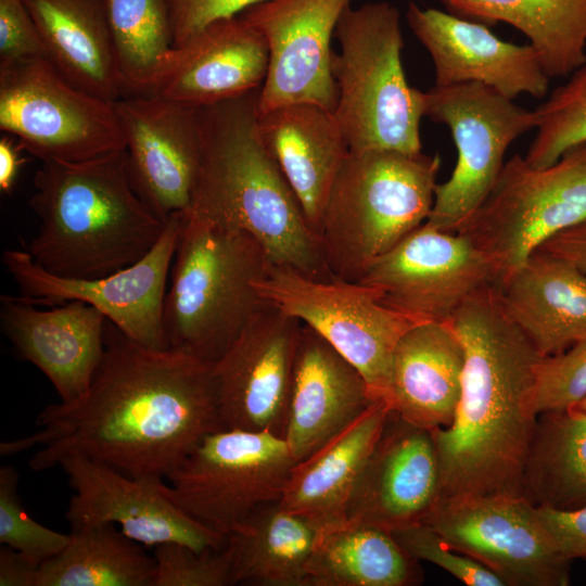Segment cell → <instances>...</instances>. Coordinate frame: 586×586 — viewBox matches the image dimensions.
<instances>
[{
    "label": "cell",
    "mask_w": 586,
    "mask_h": 586,
    "mask_svg": "<svg viewBox=\"0 0 586 586\" xmlns=\"http://www.w3.org/2000/svg\"><path fill=\"white\" fill-rule=\"evenodd\" d=\"M38 431L2 442L0 454L40 446L34 471L82 455L133 477L165 480L207 434L222 430L213 365L151 348L106 321L104 353L88 390L42 409Z\"/></svg>",
    "instance_id": "6da1fadb"
},
{
    "label": "cell",
    "mask_w": 586,
    "mask_h": 586,
    "mask_svg": "<svg viewBox=\"0 0 586 586\" xmlns=\"http://www.w3.org/2000/svg\"><path fill=\"white\" fill-rule=\"evenodd\" d=\"M449 322L463 344L464 367L453 422L431 431L441 499L523 495L542 356L505 311L495 283L467 297Z\"/></svg>",
    "instance_id": "7a4b0ae2"
},
{
    "label": "cell",
    "mask_w": 586,
    "mask_h": 586,
    "mask_svg": "<svg viewBox=\"0 0 586 586\" xmlns=\"http://www.w3.org/2000/svg\"><path fill=\"white\" fill-rule=\"evenodd\" d=\"M259 90L200 109L202 158L184 213L247 232L272 265L332 280L319 237L259 137Z\"/></svg>",
    "instance_id": "3957f363"
},
{
    "label": "cell",
    "mask_w": 586,
    "mask_h": 586,
    "mask_svg": "<svg viewBox=\"0 0 586 586\" xmlns=\"http://www.w3.org/2000/svg\"><path fill=\"white\" fill-rule=\"evenodd\" d=\"M28 205L39 219L25 251L47 271L92 279L129 267L161 238V220L135 192L125 149L81 162H42Z\"/></svg>",
    "instance_id": "277c9868"
},
{
    "label": "cell",
    "mask_w": 586,
    "mask_h": 586,
    "mask_svg": "<svg viewBox=\"0 0 586 586\" xmlns=\"http://www.w3.org/2000/svg\"><path fill=\"white\" fill-rule=\"evenodd\" d=\"M271 262L247 232L182 213L163 327L168 348L214 365L271 304L254 281Z\"/></svg>",
    "instance_id": "5b68a950"
},
{
    "label": "cell",
    "mask_w": 586,
    "mask_h": 586,
    "mask_svg": "<svg viewBox=\"0 0 586 586\" xmlns=\"http://www.w3.org/2000/svg\"><path fill=\"white\" fill-rule=\"evenodd\" d=\"M438 155L371 149L349 152L331 187L320 242L337 279L358 282L367 268L432 211Z\"/></svg>",
    "instance_id": "8992f818"
},
{
    "label": "cell",
    "mask_w": 586,
    "mask_h": 586,
    "mask_svg": "<svg viewBox=\"0 0 586 586\" xmlns=\"http://www.w3.org/2000/svg\"><path fill=\"white\" fill-rule=\"evenodd\" d=\"M334 37L331 74L336 89L332 111L349 151L421 152L424 91L408 84L402 62L400 13L388 2L351 5Z\"/></svg>",
    "instance_id": "52a82bcc"
},
{
    "label": "cell",
    "mask_w": 586,
    "mask_h": 586,
    "mask_svg": "<svg viewBox=\"0 0 586 586\" xmlns=\"http://www.w3.org/2000/svg\"><path fill=\"white\" fill-rule=\"evenodd\" d=\"M586 218V144L556 163L505 162L480 207L457 231L494 264L498 279L519 268L557 233Z\"/></svg>",
    "instance_id": "ba28073f"
},
{
    "label": "cell",
    "mask_w": 586,
    "mask_h": 586,
    "mask_svg": "<svg viewBox=\"0 0 586 586\" xmlns=\"http://www.w3.org/2000/svg\"><path fill=\"white\" fill-rule=\"evenodd\" d=\"M294 464L282 436L222 429L168 474L165 492L191 518L228 536L259 507L280 501Z\"/></svg>",
    "instance_id": "9c48e42d"
},
{
    "label": "cell",
    "mask_w": 586,
    "mask_h": 586,
    "mask_svg": "<svg viewBox=\"0 0 586 586\" xmlns=\"http://www.w3.org/2000/svg\"><path fill=\"white\" fill-rule=\"evenodd\" d=\"M254 285L262 297L311 328L353 364L375 400L385 397L398 341L424 322L387 307L377 288L361 282L316 280L271 264Z\"/></svg>",
    "instance_id": "30bf717a"
},
{
    "label": "cell",
    "mask_w": 586,
    "mask_h": 586,
    "mask_svg": "<svg viewBox=\"0 0 586 586\" xmlns=\"http://www.w3.org/2000/svg\"><path fill=\"white\" fill-rule=\"evenodd\" d=\"M0 129L41 162L125 149L114 102L72 85L46 58L0 65Z\"/></svg>",
    "instance_id": "8fae6325"
},
{
    "label": "cell",
    "mask_w": 586,
    "mask_h": 586,
    "mask_svg": "<svg viewBox=\"0 0 586 586\" xmlns=\"http://www.w3.org/2000/svg\"><path fill=\"white\" fill-rule=\"evenodd\" d=\"M424 116L450 130L457 161L435 188L430 225L457 232L480 207L505 164L510 144L535 129L534 110L480 84L433 86L424 91Z\"/></svg>",
    "instance_id": "7c38bea8"
},
{
    "label": "cell",
    "mask_w": 586,
    "mask_h": 586,
    "mask_svg": "<svg viewBox=\"0 0 586 586\" xmlns=\"http://www.w3.org/2000/svg\"><path fill=\"white\" fill-rule=\"evenodd\" d=\"M455 550L506 586H566L572 560L558 548L537 507L523 495L441 499L422 520Z\"/></svg>",
    "instance_id": "4fadbf2b"
},
{
    "label": "cell",
    "mask_w": 586,
    "mask_h": 586,
    "mask_svg": "<svg viewBox=\"0 0 586 586\" xmlns=\"http://www.w3.org/2000/svg\"><path fill=\"white\" fill-rule=\"evenodd\" d=\"M182 225V213L170 216L155 245L137 263L111 275L75 279L53 275L25 250H4L2 263L20 296L35 305L79 301L101 311L137 343L168 348L163 310L166 284Z\"/></svg>",
    "instance_id": "5bb4252c"
},
{
    "label": "cell",
    "mask_w": 586,
    "mask_h": 586,
    "mask_svg": "<svg viewBox=\"0 0 586 586\" xmlns=\"http://www.w3.org/2000/svg\"><path fill=\"white\" fill-rule=\"evenodd\" d=\"M497 280L494 264L466 234L425 221L375 259L358 282L377 288L390 308L446 322L467 297Z\"/></svg>",
    "instance_id": "9a60e30c"
},
{
    "label": "cell",
    "mask_w": 586,
    "mask_h": 586,
    "mask_svg": "<svg viewBox=\"0 0 586 586\" xmlns=\"http://www.w3.org/2000/svg\"><path fill=\"white\" fill-rule=\"evenodd\" d=\"M114 107L137 195L163 221L187 212L202 158L200 109L153 94L123 97Z\"/></svg>",
    "instance_id": "2e32d148"
},
{
    "label": "cell",
    "mask_w": 586,
    "mask_h": 586,
    "mask_svg": "<svg viewBox=\"0 0 586 586\" xmlns=\"http://www.w3.org/2000/svg\"><path fill=\"white\" fill-rule=\"evenodd\" d=\"M352 0H265L239 15L265 39L268 71L257 112L289 103L333 111L331 39Z\"/></svg>",
    "instance_id": "e0dca14e"
},
{
    "label": "cell",
    "mask_w": 586,
    "mask_h": 586,
    "mask_svg": "<svg viewBox=\"0 0 586 586\" xmlns=\"http://www.w3.org/2000/svg\"><path fill=\"white\" fill-rule=\"evenodd\" d=\"M302 326L297 318L270 305L213 365L224 429L283 437Z\"/></svg>",
    "instance_id": "ac0fdd59"
},
{
    "label": "cell",
    "mask_w": 586,
    "mask_h": 586,
    "mask_svg": "<svg viewBox=\"0 0 586 586\" xmlns=\"http://www.w3.org/2000/svg\"><path fill=\"white\" fill-rule=\"evenodd\" d=\"M58 466L74 489L66 511L71 527L118 524L127 537L152 547L174 542L203 550L227 544V536L191 518L167 496L165 480L133 477L76 454Z\"/></svg>",
    "instance_id": "d6986e66"
},
{
    "label": "cell",
    "mask_w": 586,
    "mask_h": 586,
    "mask_svg": "<svg viewBox=\"0 0 586 586\" xmlns=\"http://www.w3.org/2000/svg\"><path fill=\"white\" fill-rule=\"evenodd\" d=\"M406 20L430 54L435 86L480 84L512 100L548 94L550 78L530 43L505 41L486 24L415 2L408 4Z\"/></svg>",
    "instance_id": "ffe728a7"
},
{
    "label": "cell",
    "mask_w": 586,
    "mask_h": 586,
    "mask_svg": "<svg viewBox=\"0 0 586 586\" xmlns=\"http://www.w3.org/2000/svg\"><path fill=\"white\" fill-rule=\"evenodd\" d=\"M268 71L264 37L240 15L205 26L161 59L148 94L201 109L262 88Z\"/></svg>",
    "instance_id": "44dd1931"
},
{
    "label": "cell",
    "mask_w": 586,
    "mask_h": 586,
    "mask_svg": "<svg viewBox=\"0 0 586 586\" xmlns=\"http://www.w3.org/2000/svg\"><path fill=\"white\" fill-rule=\"evenodd\" d=\"M441 499L432 432L391 410L352 493L346 520L394 531L422 520Z\"/></svg>",
    "instance_id": "7402d4cb"
},
{
    "label": "cell",
    "mask_w": 586,
    "mask_h": 586,
    "mask_svg": "<svg viewBox=\"0 0 586 586\" xmlns=\"http://www.w3.org/2000/svg\"><path fill=\"white\" fill-rule=\"evenodd\" d=\"M106 317L79 301L40 309L20 295L0 296L1 329L22 359L52 383L61 402L89 387L104 353Z\"/></svg>",
    "instance_id": "603a6c76"
},
{
    "label": "cell",
    "mask_w": 586,
    "mask_h": 586,
    "mask_svg": "<svg viewBox=\"0 0 586 586\" xmlns=\"http://www.w3.org/2000/svg\"><path fill=\"white\" fill-rule=\"evenodd\" d=\"M373 402L359 370L303 323L283 432L294 461L313 454Z\"/></svg>",
    "instance_id": "cb8c5ba5"
},
{
    "label": "cell",
    "mask_w": 586,
    "mask_h": 586,
    "mask_svg": "<svg viewBox=\"0 0 586 586\" xmlns=\"http://www.w3.org/2000/svg\"><path fill=\"white\" fill-rule=\"evenodd\" d=\"M257 130L320 239L331 187L351 152L332 111L313 103L279 105L258 113Z\"/></svg>",
    "instance_id": "d4e9b609"
},
{
    "label": "cell",
    "mask_w": 586,
    "mask_h": 586,
    "mask_svg": "<svg viewBox=\"0 0 586 586\" xmlns=\"http://www.w3.org/2000/svg\"><path fill=\"white\" fill-rule=\"evenodd\" d=\"M500 303L538 354L586 339V273L543 249L495 283Z\"/></svg>",
    "instance_id": "484cf974"
},
{
    "label": "cell",
    "mask_w": 586,
    "mask_h": 586,
    "mask_svg": "<svg viewBox=\"0 0 586 586\" xmlns=\"http://www.w3.org/2000/svg\"><path fill=\"white\" fill-rule=\"evenodd\" d=\"M463 367V344L451 323L420 322L394 349L384 400L412 424L447 428L460 398Z\"/></svg>",
    "instance_id": "4316f807"
},
{
    "label": "cell",
    "mask_w": 586,
    "mask_h": 586,
    "mask_svg": "<svg viewBox=\"0 0 586 586\" xmlns=\"http://www.w3.org/2000/svg\"><path fill=\"white\" fill-rule=\"evenodd\" d=\"M390 412L384 399L373 402L349 425L295 462L279 504L321 527L344 522L354 487Z\"/></svg>",
    "instance_id": "83f0119b"
},
{
    "label": "cell",
    "mask_w": 586,
    "mask_h": 586,
    "mask_svg": "<svg viewBox=\"0 0 586 586\" xmlns=\"http://www.w3.org/2000/svg\"><path fill=\"white\" fill-rule=\"evenodd\" d=\"M46 59L72 85L109 102L126 97L104 0H24Z\"/></svg>",
    "instance_id": "f1b7e54d"
},
{
    "label": "cell",
    "mask_w": 586,
    "mask_h": 586,
    "mask_svg": "<svg viewBox=\"0 0 586 586\" xmlns=\"http://www.w3.org/2000/svg\"><path fill=\"white\" fill-rule=\"evenodd\" d=\"M320 528L279 501L259 507L227 536L233 585L307 586Z\"/></svg>",
    "instance_id": "f546056e"
},
{
    "label": "cell",
    "mask_w": 586,
    "mask_h": 586,
    "mask_svg": "<svg viewBox=\"0 0 586 586\" xmlns=\"http://www.w3.org/2000/svg\"><path fill=\"white\" fill-rule=\"evenodd\" d=\"M417 562L391 531L345 520L320 528L307 586L415 585L421 579Z\"/></svg>",
    "instance_id": "4dcf8cb0"
},
{
    "label": "cell",
    "mask_w": 586,
    "mask_h": 586,
    "mask_svg": "<svg viewBox=\"0 0 586 586\" xmlns=\"http://www.w3.org/2000/svg\"><path fill=\"white\" fill-rule=\"evenodd\" d=\"M459 17L507 23L523 33L549 78L586 62V0H441Z\"/></svg>",
    "instance_id": "1f68e13d"
},
{
    "label": "cell",
    "mask_w": 586,
    "mask_h": 586,
    "mask_svg": "<svg viewBox=\"0 0 586 586\" xmlns=\"http://www.w3.org/2000/svg\"><path fill=\"white\" fill-rule=\"evenodd\" d=\"M523 496L536 507L570 511L586 506V413L542 412L526 456Z\"/></svg>",
    "instance_id": "d6a6232c"
},
{
    "label": "cell",
    "mask_w": 586,
    "mask_h": 586,
    "mask_svg": "<svg viewBox=\"0 0 586 586\" xmlns=\"http://www.w3.org/2000/svg\"><path fill=\"white\" fill-rule=\"evenodd\" d=\"M69 536L41 564L37 586H153L154 557L115 524L72 527Z\"/></svg>",
    "instance_id": "836d02e7"
},
{
    "label": "cell",
    "mask_w": 586,
    "mask_h": 586,
    "mask_svg": "<svg viewBox=\"0 0 586 586\" xmlns=\"http://www.w3.org/2000/svg\"><path fill=\"white\" fill-rule=\"evenodd\" d=\"M126 97L148 94L161 59L173 47L170 0H104Z\"/></svg>",
    "instance_id": "e575fe53"
},
{
    "label": "cell",
    "mask_w": 586,
    "mask_h": 586,
    "mask_svg": "<svg viewBox=\"0 0 586 586\" xmlns=\"http://www.w3.org/2000/svg\"><path fill=\"white\" fill-rule=\"evenodd\" d=\"M534 112L536 133L524 155L532 166H549L570 150L586 144V62Z\"/></svg>",
    "instance_id": "d590c367"
},
{
    "label": "cell",
    "mask_w": 586,
    "mask_h": 586,
    "mask_svg": "<svg viewBox=\"0 0 586 586\" xmlns=\"http://www.w3.org/2000/svg\"><path fill=\"white\" fill-rule=\"evenodd\" d=\"M18 474L11 466L0 468V544L42 564L68 544L69 534L49 528L24 508L17 492Z\"/></svg>",
    "instance_id": "8d00e7d4"
},
{
    "label": "cell",
    "mask_w": 586,
    "mask_h": 586,
    "mask_svg": "<svg viewBox=\"0 0 586 586\" xmlns=\"http://www.w3.org/2000/svg\"><path fill=\"white\" fill-rule=\"evenodd\" d=\"M154 548L153 586L233 585L232 552L222 548L199 550L181 543H164Z\"/></svg>",
    "instance_id": "74e56055"
},
{
    "label": "cell",
    "mask_w": 586,
    "mask_h": 586,
    "mask_svg": "<svg viewBox=\"0 0 586 586\" xmlns=\"http://www.w3.org/2000/svg\"><path fill=\"white\" fill-rule=\"evenodd\" d=\"M586 397V339L539 358L536 367L537 413L566 410Z\"/></svg>",
    "instance_id": "f35d334b"
},
{
    "label": "cell",
    "mask_w": 586,
    "mask_h": 586,
    "mask_svg": "<svg viewBox=\"0 0 586 586\" xmlns=\"http://www.w3.org/2000/svg\"><path fill=\"white\" fill-rule=\"evenodd\" d=\"M411 558L433 563L469 586H506L488 568L454 548L431 526L413 523L392 531Z\"/></svg>",
    "instance_id": "ab89813d"
},
{
    "label": "cell",
    "mask_w": 586,
    "mask_h": 586,
    "mask_svg": "<svg viewBox=\"0 0 586 586\" xmlns=\"http://www.w3.org/2000/svg\"><path fill=\"white\" fill-rule=\"evenodd\" d=\"M34 58H46V50L24 0H0V65Z\"/></svg>",
    "instance_id": "60d3db41"
},
{
    "label": "cell",
    "mask_w": 586,
    "mask_h": 586,
    "mask_svg": "<svg viewBox=\"0 0 586 586\" xmlns=\"http://www.w3.org/2000/svg\"><path fill=\"white\" fill-rule=\"evenodd\" d=\"M173 47L186 42L214 21L237 16L265 0H170Z\"/></svg>",
    "instance_id": "b9f144b4"
},
{
    "label": "cell",
    "mask_w": 586,
    "mask_h": 586,
    "mask_svg": "<svg viewBox=\"0 0 586 586\" xmlns=\"http://www.w3.org/2000/svg\"><path fill=\"white\" fill-rule=\"evenodd\" d=\"M537 511L564 556L586 559V506L570 511L537 507Z\"/></svg>",
    "instance_id": "7bdbcfd3"
},
{
    "label": "cell",
    "mask_w": 586,
    "mask_h": 586,
    "mask_svg": "<svg viewBox=\"0 0 586 586\" xmlns=\"http://www.w3.org/2000/svg\"><path fill=\"white\" fill-rule=\"evenodd\" d=\"M543 249L586 273V218L547 240Z\"/></svg>",
    "instance_id": "ee69618b"
},
{
    "label": "cell",
    "mask_w": 586,
    "mask_h": 586,
    "mask_svg": "<svg viewBox=\"0 0 586 586\" xmlns=\"http://www.w3.org/2000/svg\"><path fill=\"white\" fill-rule=\"evenodd\" d=\"M41 564L8 546L0 548V586H37Z\"/></svg>",
    "instance_id": "f6af8a7d"
},
{
    "label": "cell",
    "mask_w": 586,
    "mask_h": 586,
    "mask_svg": "<svg viewBox=\"0 0 586 586\" xmlns=\"http://www.w3.org/2000/svg\"><path fill=\"white\" fill-rule=\"evenodd\" d=\"M22 148L9 135L0 139V190L10 193L14 188L18 171L26 161L21 157Z\"/></svg>",
    "instance_id": "bcb514c9"
},
{
    "label": "cell",
    "mask_w": 586,
    "mask_h": 586,
    "mask_svg": "<svg viewBox=\"0 0 586 586\" xmlns=\"http://www.w3.org/2000/svg\"><path fill=\"white\" fill-rule=\"evenodd\" d=\"M572 408L586 413V397L582 399L579 403H577L575 406H573Z\"/></svg>",
    "instance_id": "7dc6e473"
}]
</instances>
